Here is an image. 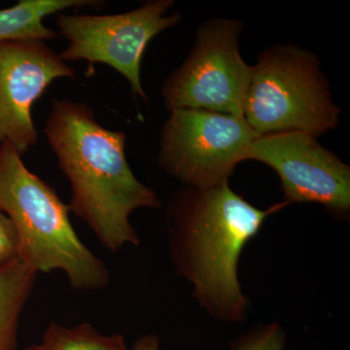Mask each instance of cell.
Segmentation results:
<instances>
[{"instance_id": "cell-1", "label": "cell", "mask_w": 350, "mask_h": 350, "mask_svg": "<svg viewBox=\"0 0 350 350\" xmlns=\"http://www.w3.org/2000/svg\"><path fill=\"white\" fill-rule=\"evenodd\" d=\"M44 133L68 179L70 211L109 252L138 245L131 214L139 208H159L162 202L131 170L125 133L101 126L89 105L57 98Z\"/></svg>"}, {"instance_id": "cell-2", "label": "cell", "mask_w": 350, "mask_h": 350, "mask_svg": "<svg viewBox=\"0 0 350 350\" xmlns=\"http://www.w3.org/2000/svg\"><path fill=\"white\" fill-rule=\"evenodd\" d=\"M288 204L283 200L257 208L234 192L229 181L208 188L187 186L170 200V258L213 317L232 322L245 319L248 301L239 282V258L266 219Z\"/></svg>"}, {"instance_id": "cell-3", "label": "cell", "mask_w": 350, "mask_h": 350, "mask_svg": "<svg viewBox=\"0 0 350 350\" xmlns=\"http://www.w3.org/2000/svg\"><path fill=\"white\" fill-rule=\"evenodd\" d=\"M0 211L15 230L18 259L36 273L61 271L81 291L109 285V269L76 234L68 204L7 142L0 144Z\"/></svg>"}, {"instance_id": "cell-4", "label": "cell", "mask_w": 350, "mask_h": 350, "mask_svg": "<svg viewBox=\"0 0 350 350\" xmlns=\"http://www.w3.org/2000/svg\"><path fill=\"white\" fill-rule=\"evenodd\" d=\"M340 108L312 53L275 46L253 66L243 117L258 135L304 131L317 137L336 128Z\"/></svg>"}, {"instance_id": "cell-5", "label": "cell", "mask_w": 350, "mask_h": 350, "mask_svg": "<svg viewBox=\"0 0 350 350\" xmlns=\"http://www.w3.org/2000/svg\"><path fill=\"white\" fill-rule=\"evenodd\" d=\"M241 22L207 21L198 31L192 52L162 88L165 105L243 117V105L253 66L239 48Z\"/></svg>"}, {"instance_id": "cell-6", "label": "cell", "mask_w": 350, "mask_h": 350, "mask_svg": "<svg viewBox=\"0 0 350 350\" xmlns=\"http://www.w3.org/2000/svg\"><path fill=\"white\" fill-rule=\"evenodd\" d=\"M170 112L161 131L159 163L190 187L229 181L259 137L244 117L187 108Z\"/></svg>"}, {"instance_id": "cell-7", "label": "cell", "mask_w": 350, "mask_h": 350, "mask_svg": "<svg viewBox=\"0 0 350 350\" xmlns=\"http://www.w3.org/2000/svg\"><path fill=\"white\" fill-rule=\"evenodd\" d=\"M174 4L154 0L111 15L57 14V29L69 42L59 56L64 62L107 64L128 80L133 96L147 100L140 78L142 59L152 39L180 22V14L167 15Z\"/></svg>"}, {"instance_id": "cell-8", "label": "cell", "mask_w": 350, "mask_h": 350, "mask_svg": "<svg viewBox=\"0 0 350 350\" xmlns=\"http://www.w3.org/2000/svg\"><path fill=\"white\" fill-rule=\"evenodd\" d=\"M247 160L275 170L289 204L317 202L334 213L349 211V165L308 133L296 131L260 135L248 147Z\"/></svg>"}, {"instance_id": "cell-9", "label": "cell", "mask_w": 350, "mask_h": 350, "mask_svg": "<svg viewBox=\"0 0 350 350\" xmlns=\"http://www.w3.org/2000/svg\"><path fill=\"white\" fill-rule=\"evenodd\" d=\"M71 68L41 40L0 42V144L24 156L38 144L31 112L36 101L59 78H75Z\"/></svg>"}, {"instance_id": "cell-10", "label": "cell", "mask_w": 350, "mask_h": 350, "mask_svg": "<svg viewBox=\"0 0 350 350\" xmlns=\"http://www.w3.org/2000/svg\"><path fill=\"white\" fill-rule=\"evenodd\" d=\"M103 5L105 2L98 0H19L13 6L0 10V42L56 38V32L44 25L48 16L66 9Z\"/></svg>"}, {"instance_id": "cell-11", "label": "cell", "mask_w": 350, "mask_h": 350, "mask_svg": "<svg viewBox=\"0 0 350 350\" xmlns=\"http://www.w3.org/2000/svg\"><path fill=\"white\" fill-rule=\"evenodd\" d=\"M38 275L19 259L0 269V350H17L21 315Z\"/></svg>"}, {"instance_id": "cell-12", "label": "cell", "mask_w": 350, "mask_h": 350, "mask_svg": "<svg viewBox=\"0 0 350 350\" xmlns=\"http://www.w3.org/2000/svg\"><path fill=\"white\" fill-rule=\"evenodd\" d=\"M24 350H129L121 334L103 335L89 322L73 327H64L50 322L38 344Z\"/></svg>"}, {"instance_id": "cell-13", "label": "cell", "mask_w": 350, "mask_h": 350, "mask_svg": "<svg viewBox=\"0 0 350 350\" xmlns=\"http://www.w3.org/2000/svg\"><path fill=\"white\" fill-rule=\"evenodd\" d=\"M286 335L280 324L258 326L231 344L230 350H285Z\"/></svg>"}, {"instance_id": "cell-14", "label": "cell", "mask_w": 350, "mask_h": 350, "mask_svg": "<svg viewBox=\"0 0 350 350\" xmlns=\"http://www.w3.org/2000/svg\"><path fill=\"white\" fill-rule=\"evenodd\" d=\"M18 259V241L11 221L0 211V269Z\"/></svg>"}, {"instance_id": "cell-15", "label": "cell", "mask_w": 350, "mask_h": 350, "mask_svg": "<svg viewBox=\"0 0 350 350\" xmlns=\"http://www.w3.org/2000/svg\"><path fill=\"white\" fill-rule=\"evenodd\" d=\"M133 350H161L160 338L154 334L142 336L135 340Z\"/></svg>"}]
</instances>
